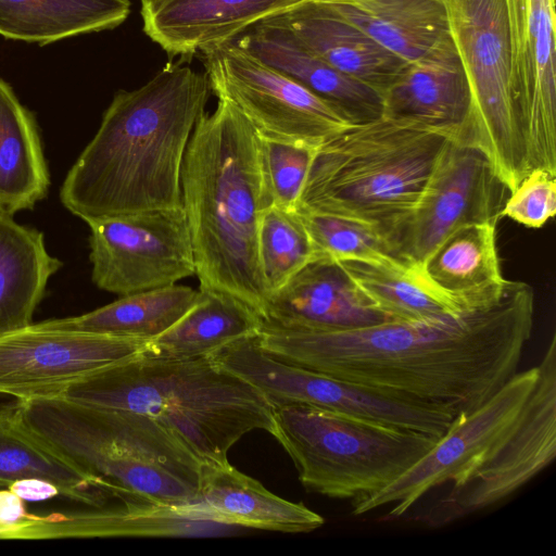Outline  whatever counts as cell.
I'll list each match as a JSON object with an SVG mask.
<instances>
[{
	"label": "cell",
	"mask_w": 556,
	"mask_h": 556,
	"mask_svg": "<svg viewBox=\"0 0 556 556\" xmlns=\"http://www.w3.org/2000/svg\"><path fill=\"white\" fill-rule=\"evenodd\" d=\"M61 267L40 230L0 212V336L33 324L48 281Z\"/></svg>",
	"instance_id": "26"
},
{
	"label": "cell",
	"mask_w": 556,
	"mask_h": 556,
	"mask_svg": "<svg viewBox=\"0 0 556 556\" xmlns=\"http://www.w3.org/2000/svg\"><path fill=\"white\" fill-rule=\"evenodd\" d=\"M146 352L71 384L60 397L149 416L202 464L228 465L227 453L244 434L271 432L274 408L266 397L210 356Z\"/></svg>",
	"instance_id": "4"
},
{
	"label": "cell",
	"mask_w": 556,
	"mask_h": 556,
	"mask_svg": "<svg viewBox=\"0 0 556 556\" xmlns=\"http://www.w3.org/2000/svg\"><path fill=\"white\" fill-rule=\"evenodd\" d=\"M262 325L263 319L236 296L200 289L195 304L151 340L146 353L177 359L204 357L238 340L257 336Z\"/></svg>",
	"instance_id": "31"
},
{
	"label": "cell",
	"mask_w": 556,
	"mask_h": 556,
	"mask_svg": "<svg viewBox=\"0 0 556 556\" xmlns=\"http://www.w3.org/2000/svg\"><path fill=\"white\" fill-rule=\"evenodd\" d=\"M262 138V166L271 205L296 211L316 149Z\"/></svg>",
	"instance_id": "35"
},
{
	"label": "cell",
	"mask_w": 556,
	"mask_h": 556,
	"mask_svg": "<svg viewBox=\"0 0 556 556\" xmlns=\"http://www.w3.org/2000/svg\"><path fill=\"white\" fill-rule=\"evenodd\" d=\"M232 41L336 106L353 124L383 115L380 92L339 72L309 50L283 13L255 23Z\"/></svg>",
	"instance_id": "19"
},
{
	"label": "cell",
	"mask_w": 556,
	"mask_h": 556,
	"mask_svg": "<svg viewBox=\"0 0 556 556\" xmlns=\"http://www.w3.org/2000/svg\"><path fill=\"white\" fill-rule=\"evenodd\" d=\"M28 516L24 500L9 489L0 490L1 527L16 528L17 531L26 522Z\"/></svg>",
	"instance_id": "37"
},
{
	"label": "cell",
	"mask_w": 556,
	"mask_h": 556,
	"mask_svg": "<svg viewBox=\"0 0 556 556\" xmlns=\"http://www.w3.org/2000/svg\"><path fill=\"white\" fill-rule=\"evenodd\" d=\"M87 225L91 279L103 291L122 296L195 275L184 207L108 216Z\"/></svg>",
	"instance_id": "12"
},
{
	"label": "cell",
	"mask_w": 556,
	"mask_h": 556,
	"mask_svg": "<svg viewBox=\"0 0 556 556\" xmlns=\"http://www.w3.org/2000/svg\"><path fill=\"white\" fill-rule=\"evenodd\" d=\"M406 62L451 38L445 0H316Z\"/></svg>",
	"instance_id": "24"
},
{
	"label": "cell",
	"mask_w": 556,
	"mask_h": 556,
	"mask_svg": "<svg viewBox=\"0 0 556 556\" xmlns=\"http://www.w3.org/2000/svg\"><path fill=\"white\" fill-rule=\"evenodd\" d=\"M556 212V176L530 170L507 197L502 217L529 228H541Z\"/></svg>",
	"instance_id": "36"
},
{
	"label": "cell",
	"mask_w": 556,
	"mask_h": 556,
	"mask_svg": "<svg viewBox=\"0 0 556 556\" xmlns=\"http://www.w3.org/2000/svg\"><path fill=\"white\" fill-rule=\"evenodd\" d=\"M539 378V367L517 371L478 408L457 415L446 432L402 476L383 489L352 501L356 516L392 505L399 518L432 489L462 485L482 467L517 428Z\"/></svg>",
	"instance_id": "10"
},
{
	"label": "cell",
	"mask_w": 556,
	"mask_h": 556,
	"mask_svg": "<svg viewBox=\"0 0 556 556\" xmlns=\"http://www.w3.org/2000/svg\"><path fill=\"white\" fill-rule=\"evenodd\" d=\"M9 490L28 502L46 501L60 495L54 484L37 478L17 480L9 486Z\"/></svg>",
	"instance_id": "38"
},
{
	"label": "cell",
	"mask_w": 556,
	"mask_h": 556,
	"mask_svg": "<svg viewBox=\"0 0 556 556\" xmlns=\"http://www.w3.org/2000/svg\"><path fill=\"white\" fill-rule=\"evenodd\" d=\"M450 35L470 90L462 142L480 149L509 193L530 172L510 83L504 0H445Z\"/></svg>",
	"instance_id": "8"
},
{
	"label": "cell",
	"mask_w": 556,
	"mask_h": 556,
	"mask_svg": "<svg viewBox=\"0 0 556 556\" xmlns=\"http://www.w3.org/2000/svg\"><path fill=\"white\" fill-rule=\"evenodd\" d=\"M187 507L201 519L236 528L302 533L325 522L317 513L273 494L230 464H201L198 495Z\"/></svg>",
	"instance_id": "22"
},
{
	"label": "cell",
	"mask_w": 556,
	"mask_h": 556,
	"mask_svg": "<svg viewBox=\"0 0 556 556\" xmlns=\"http://www.w3.org/2000/svg\"><path fill=\"white\" fill-rule=\"evenodd\" d=\"M307 0H140L143 31L169 56L231 41L255 23Z\"/></svg>",
	"instance_id": "18"
},
{
	"label": "cell",
	"mask_w": 556,
	"mask_h": 556,
	"mask_svg": "<svg viewBox=\"0 0 556 556\" xmlns=\"http://www.w3.org/2000/svg\"><path fill=\"white\" fill-rule=\"evenodd\" d=\"M26 425L119 503L192 504L201 462L149 416L55 396L16 401Z\"/></svg>",
	"instance_id": "5"
},
{
	"label": "cell",
	"mask_w": 556,
	"mask_h": 556,
	"mask_svg": "<svg viewBox=\"0 0 556 556\" xmlns=\"http://www.w3.org/2000/svg\"><path fill=\"white\" fill-rule=\"evenodd\" d=\"M149 344L33 323L0 336V394L17 401L60 396L71 384L144 353Z\"/></svg>",
	"instance_id": "13"
},
{
	"label": "cell",
	"mask_w": 556,
	"mask_h": 556,
	"mask_svg": "<svg viewBox=\"0 0 556 556\" xmlns=\"http://www.w3.org/2000/svg\"><path fill=\"white\" fill-rule=\"evenodd\" d=\"M181 195L200 289L236 296L262 319L268 293L258 258V226L271 205L262 138L228 100L199 118L181 167Z\"/></svg>",
	"instance_id": "3"
},
{
	"label": "cell",
	"mask_w": 556,
	"mask_h": 556,
	"mask_svg": "<svg viewBox=\"0 0 556 556\" xmlns=\"http://www.w3.org/2000/svg\"><path fill=\"white\" fill-rule=\"evenodd\" d=\"M49 186L36 118L0 77V212L34 208Z\"/></svg>",
	"instance_id": "28"
},
{
	"label": "cell",
	"mask_w": 556,
	"mask_h": 556,
	"mask_svg": "<svg viewBox=\"0 0 556 556\" xmlns=\"http://www.w3.org/2000/svg\"><path fill=\"white\" fill-rule=\"evenodd\" d=\"M1 527V526H0Z\"/></svg>",
	"instance_id": "39"
},
{
	"label": "cell",
	"mask_w": 556,
	"mask_h": 556,
	"mask_svg": "<svg viewBox=\"0 0 556 556\" xmlns=\"http://www.w3.org/2000/svg\"><path fill=\"white\" fill-rule=\"evenodd\" d=\"M256 388L274 407L304 404L442 437L456 413L446 405L388 393L285 363L267 354L255 337L208 355Z\"/></svg>",
	"instance_id": "9"
},
{
	"label": "cell",
	"mask_w": 556,
	"mask_h": 556,
	"mask_svg": "<svg viewBox=\"0 0 556 556\" xmlns=\"http://www.w3.org/2000/svg\"><path fill=\"white\" fill-rule=\"evenodd\" d=\"M451 140L444 131L384 115L353 125L316 149L296 211L370 225L393 247Z\"/></svg>",
	"instance_id": "6"
},
{
	"label": "cell",
	"mask_w": 556,
	"mask_h": 556,
	"mask_svg": "<svg viewBox=\"0 0 556 556\" xmlns=\"http://www.w3.org/2000/svg\"><path fill=\"white\" fill-rule=\"evenodd\" d=\"M257 248L268 300L314 260L308 233L296 211L274 205L262 213Z\"/></svg>",
	"instance_id": "33"
},
{
	"label": "cell",
	"mask_w": 556,
	"mask_h": 556,
	"mask_svg": "<svg viewBox=\"0 0 556 556\" xmlns=\"http://www.w3.org/2000/svg\"><path fill=\"white\" fill-rule=\"evenodd\" d=\"M382 101L384 116L416 122L463 141L471 99L452 37L407 62L382 92Z\"/></svg>",
	"instance_id": "20"
},
{
	"label": "cell",
	"mask_w": 556,
	"mask_h": 556,
	"mask_svg": "<svg viewBox=\"0 0 556 556\" xmlns=\"http://www.w3.org/2000/svg\"><path fill=\"white\" fill-rule=\"evenodd\" d=\"M539 367V378L520 421L500 450L441 503V523L484 509L511 495L546 468L556 455V336ZM442 513V514H443Z\"/></svg>",
	"instance_id": "16"
},
{
	"label": "cell",
	"mask_w": 556,
	"mask_h": 556,
	"mask_svg": "<svg viewBox=\"0 0 556 556\" xmlns=\"http://www.w3.org/2000/svg\"><path fill=\"white\" fill-rule=\"evenodd\" d=\"M510 83L530 170L556 176L555 0H504Z\"/></svg>",
	"instance_id": "15"
},
{
	"label": "cell",
	"mask_w": 556,
	"mask_h": 556,
	"mask_svg": "<svg viewBox=\"0 0 556 556\" xmlns=\"http://www.w3.org/2000/svg\"><path fill=\"white\" fill-rule=\"evenodd\" d=\"M296 37L339 72L382 92L406 65L365 31L316 0L283 13Z\"/></svg>",
	"instance_id": "23"
},
{
	"label": "cell",
	"mask_w": 556,
	"mask_h": 556,
	"mask_svg": "<svg viewBox=\"0 0 556 556\" xmlns=\"http://www.w3.org/2000/svg\"><path fill=\"white\" fill-rule=\"evenodd\" d=\"M129 0H0V36L39 46L113 29L130 14Z\"/></svg>",
	"instance_id": "30"
},
{
	"label": "cell",
	"mask_w": 556,
	"mask_h": 556,
	"mask_svg": "<svg viewBox=\"0 0 556 556\" xmlns=\"http://www.w3.org/2000/svg\"><path fill=\"white\" fill-rule=\"evenodd\" d=\"M202 55L211 90L217 99L231 102L263 138L319 147L356 125L232 40Z\"/></svg>",
	"instance_id": "11"
},
{
	"label": "cell",
	"mask_w": 556,
	"mask_h": 556,
	"mask_svg": "<svg viewBox=\"0 0 556 556\" xmlns=\"http://www.w3.org/2000/svg\"><path fill=\"white\" fill-rule=\"evenodd\" d=\"M296 213L308 233L314 260L374 262L394 254L391 241L370 225L330 214Z\"/></svg>",
	"instance_id": "34"
},
{
	"label": "cell",
	"mask_w": 556,
	"mask_h": 556,
	"mask_svg": "<svg viewBox=\"0 0 556 556\" xmlns=\"http://www.w3.org/2000/svg\"><path fill=\"white\" fill-rule=\"evenodd\" d=\"M533 317V289L509 280L490 305L337 331L263 323L256 341L285 363L446 405L457 416L478 408L517 372Z\"/></svg>",
	"instance_id": "1"
},
{
	"label": "cell",
	"mask_w": 556,
	"mask_h": 556,
	"mask_svg": "<svg viewBox=\"0 0 556 556\" xmlns=\"http://www.w3.org/2000/svg\"><path fill=\"white\" fill-rule=\"evenodd\" d=\"M210 91L206 73L181 64L117 91L61 185L63 206L86 224L182 207V162Z\"/></svg>",
	"instance_id": "2"
},
{
	"label": "cell",
	"mask_w": 556,
	"mask_h": 556,
	"mask_svg": "<svg viewBox=\"0 0 556 556\" xmlns=\"http://www.w3.org/2000/svg\"><path fill=\"white\" fill-rule=\"evenodd\" d=\"M337 263L390 320H419L473 308L440 289L429 278L422 263L402 255L393 254L374 262L344 260Z\"/></svg>",
	"instance_id": "27"
},
{
	"label": "cell",
	"mask_w": 556,
	"mask_h": 556,
	"mask_svg": "<svg viewBox=\"0 0 556 556\" xmlns=\"http://www.w3.org/2000/svg\"><path fill=\"white\" fill-rule=\"evenodd\" d=\"M199 291L170 285L122 295L79 316L49 319L51 327L153 340L176 324L197 302Z\"/></svg>",
	"instance_id": "32"
},
{
	"label": "cell",
	"mask_w": 556,
	"mask_h": 556,
	"mask_svg": "<svg viewBox=\"0 0 556 556\" xmlns=\"http://www.w3.org/2000/svg\"><path fill=\"white\" fill-rule=\"evenodd\" d=\"M270 434L292 458L303 486L334 498L370 495L402 476L439 438L341 412L274 407Z\"/></svg>",
	"instance_id": "7"
},
{
	"label": "cell",
	"mask_w": 556,
	"mask_h": 556,
	"mask_svg": "<svg viewBox=\"0 0 556 556\" xmlns=\"http://www.w3.org/2000/svg\"><path fill=\"white\" fill-rule=\"evenodd\" d=\"M28 478L48 481L61 496L89 507L108 505V497L85 472L26 425L14 403L0 407V489Z\"/></svg>",
	"instance_id": "29"
},
{
	"label": "cell",
	"mask_w": 556,
	"mask_h": 556,
	"mask_svg": "<svg viewBox=\"0 0 556 556\" xmlns=\"http://www.w3.org/2000/svg\"><path fill=\"white\" fill-rule=\"evenodd\" d=\"M429 278L470 307L490 305L506 292L496 247V224L464 225L451 232L422 262Z\"/></svg>",
	"instance_id": "25"
},
{
	"label": "cell",
	"mask_w": 556,
	"mask_h": 556,
	"mask_svg": "<svg viewBox=\"0 0 556 556\" xmlns=\"http://www.w3.org/2000/svg\"><path fill=\"white\" fill-rule=\"evenodd\" d=\"M390 320L337 262L314 260L269 296L264 324L302 331H337Z\"/></svg>",
	"instance_id": "17"
},
{
	"label": "cell",
	"mask_w": 556,
	"mask_h": 556,
	"mask_svg": "<svg viewBox=\"0 0 556 556\" xmlns=\"http://www.w3.org/2000/svg\"><path fill=\"white\" fill-rule=\"evenodd\" d=\"M235 528L198 518L187 506L128 502L68 514H30L22 538L215 536Z\"/></svg>",
	"instance_id": "21"
},
{
	"label": "cell",
	"mask_w": 556,
	"mask_h": 556,
	"mask_svg": "<svg viewBox=\"0 0 556 556\" xmlns=\"http://www.w3.org/2000/svg\"><path fill=\"white\" fill-rule=\"evenodd\" d=\"M506 193L508 189L480 149L451 140L395 236L394 254L422 263L455 229L468 224H497Z\"/></svg>",
	"instance_id": "14"
}]
</instances>
